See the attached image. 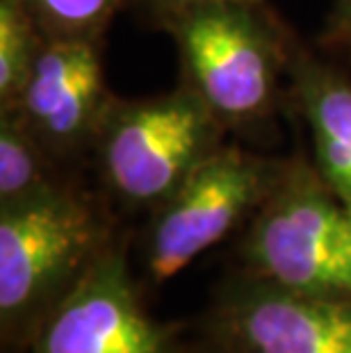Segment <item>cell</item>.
<instances>
[{
	"label": "cell",
	"mask_w": 351,
	"mask_h": 353,
	"mask_svg": "<svg viewBox=\"0 0 351 353\" xmlns=\"http://www.w3.org/2000/svg\"><path fill=\"white\" fill-rule=\"evenodd\" d=\"M176 43L183 82L228 132L270 121L288 80L290 30L267 3H214L160 26Z\"/></svg>",
	"instance_id": "7a4b0ae2"
},
{
	"label": "cell",
	"mask_w": 351,
	"mask_h": 353,
	"mask_svg": "<svg viewBox=\"0 0 351 353\" xmlns=\"http://www.w3.org/2000/svg\"><path fill=\"white\" fill-rule=\"evenodd\" d=\"M203 353H223V351H219V349H217V347H212V344H210V347H208Z\"/></svg>",
	"instance_id": "9a60e30c"
},
{
	"label": "cell",
	"mask_w": 351,
	"mask_h": 353,
	"mask_svg": "<svg viewBox=\"0 0 351 353\" xmlns=\"http://www.w3.org/2000/svg\"><path fill=\"white\" fill-rule=\"evenodd\" d=\"M345 205H347V212H349V221H351V201H349V203H345Z\"/></svg>",
	"instance_id": "2e32d148"
},
{
	"label": "cell",
	"mask_w": 351,
	"mask_h": 353,
	"mask_svg": "<svg viewBox=\"0 0 351 353\" xmlns=\"http://www.w3.org/2000/svg\"><path fill=\"white\" fill-rule=\"evenodd\" d=\"M59 162L12 112H0V210L23 205L73 183Z\"/></svg>",
	"instance_id": "30bf717a"
},
{
	"label": "cell",
	"mask_w": 351,
	"mask_h": 353,
	"mask_svg": "<svg viewBox=\"0 0 351 353\" xmlns=\"http://www.w3.org/2000/svg\"><path fill=\"white\" fill-rule=\"evenodd\" d=\"M288 96L312 139V162L338 196L351 201V78L305 48L292 32Z\"/></svg>",
	"instance_id": "9c48e42d"
},
{
	"label": "cell",
	"mask_w": 351,
	"mask_h": 353,
	"mask_svg": "<svg viewBox=\"0 0 351 353\" xmlns=\"http://www.w3.org/2000/svg\"><path fill=\"white\" fill-rule=\"evenodd\" d=\"M205 333L223 353H351V299L240 272L217 292Z\"/></svg>",
	"instance_id": "8992f818"
},
{
	"label": "cell",
	"mask_w": 351,
	"mask_h": 353,
	"mask_svg": "<svg viewBox=\"0 0 351 353\" xmlns=\"http://www.w3.org/2000/svg\"><path fill=\"white\" fill-rule=\"evenodd\" d=\"M28 353H171V333L141 303L126 242L119 235L59 301Z\"/></svg>",
	"instance_id": "52a82bcc"
},
{
	"label": "cell",
	"mask_w": 351,
	"mask_h": 353,
	"mask_svg": "<svg viewBox=\"0 0 351 353\" xmlns=\"http://www.w3.org/2000/svg\"><path fill=\"white\" fill-rule=\"evenodd\" d=\"M322 46L347 52L351 57V0H335L326 19Z\"/></svg>",
	"instance_id": "5bb4252c"
},
{
	"label": "cell",
	"mask_w": 351,
	"mask_h": 353,
	"mask_svg": "<svg viewBox=\"0 0 351 353\" xmlns=\"http://www.w3.org/2000/svg\"><path fill=\"white\" fill-rule=\"evenodd\" d=\"M119 237L108 201L80 180L0 210V330L26 349L50 310Z\"/></svg>",
	"instance_id": "6da1fadb"
},
{
	"label": "cell",
	"mask_w": 351,
	"mask_h": 353,
	"mask_svg": "<svg viewBox=\"0 0 351 353\" xmlns=\"http://www.w3.org/2000/svg\"><path fill=\"white\" fill-rule=\"evenodd\" d=\"M117 96L103 66V41L43 37L28 80L12 108L37 141L59 162L92 157L103 119Z\"/></svg>",
	"instance_id": "ba28073f"
},
{
	"label": "cell",
	"mask_w": 351,
	"mask_h": 353,
	"mask_svg": "<svg viewBox=\"0 0 351 353\" xmlns=\"http://www.w3.org/2000/svg\"><path fill=\"white\" fill-rule=\"evenodd\" d=\"M41 41V30L23 0H0V110L17 101Z\"/></svg>",
	"instance_id": "8fae6325"
},
{
	"label": "cell",
	"mask_w": 351,
	"mask_h": 353,
	"mask_svg": "<svg viewBox=\"0 0 351 353\" xmlns=\"http://www.w3.org/2000/svg\"><path fill=\"white\" fill-rule=\"evenodd\" d=\"M283 160L221 144L151 212L144 232V272L153 285L244 226L281 178Z\"/></svg>",
	"instance_id": "5b68a950"
},
{
	"label": "cell",
	"mask_w": 351,
	"mask_h": 353,
	"mask_svg": "<svg viewBox=\"0 0 351 353\" xmlns=\"http://www.w3.org/2000/svg\"><path fill=\"white\" fill-rule=\"evenodd\" d=\"M214 3H267V0H130V5H135L155 28H160L167 19L185 10Z\"/></svg>",
	"instance_id": "4fadbf2b"
},
{
	"label": "cell",
	"mask_w": 351,
	"mask_h": 353,
	"mask_svg": "<svg viewBox=\"0 0 351 353\" xmlns=\"http://www.w3.org/2000/svg\"><path fill=\"white\" fill-rule=\"evenodd\" d=\"M242 272L281 288L351 299L347 205L303 153L285 157L270 196L246 221Z\"/></svg>",
	"instance_id": "277c9868"
},
{
	"label": "cell",
	"mask_w": 351,
	"mask_h": 353,
	"mask_svg": "<svg viewBox=\"0 0 351 353\" xmlns=\"http://www.w3.org/2000/svg\"><path fill=\"white\" fill-rule=\"evenodd\" d=\"M228 130L181 85L148 99H114L92 160L106 199L153 212L221 144Z\"/></svg>",
	"instance_id": "3957f363"
},
{
	"label": "cell",
	"mask_w": 351,
	"mask_h": 353,
	"mask_svg": "<svg viewBox=\"0 0 351 353\" xmlns=\"http://www.w3.org/2000/svg\"><path fill=\"white\" fill-rule=\"evenodd\" d=\"M48 39L103 41L110 23L130 0H23Z\"/></svg>",
	"instance_id": "7c38bea8"
}]
</instances>
